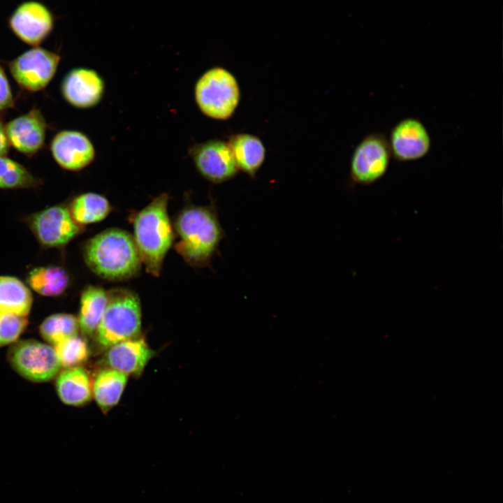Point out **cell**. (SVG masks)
<instances>
[{"label": "cell", "mask_w": 503, "mask_h": 503, "mask_svg": "<svg viewBox=\"0 0 503 503\" xmlns=\"http://www.w3.org/2000/svg\"><path fill=\"white\" fill-rule=\"evenodd\" d=\"M84 258L92 271L109 280L131 278L143 264L133 236L119 228L105 230L89 239Z\"/></svg>", "instance_id": "1"}, {"label": "cell", "mask_w": 503, "mask_h": 503, "mask_svg": "<svg viewBox=\"0 0 503 503\" xmlns=\"http://www.w3.org/2000/svg\"><path fill=\"white\" fill-rule=\"evenodd\" d=\"M169 196L162 193L133 218V240L142 263L150 275L158 277L172 246L174 233L168 213Z\"/></svg>", "instance_id": "2"}, {"label": "cell", "mask_w": 503, "mask_h": 503, "mask_svg": "<svg viewBox=\"0 0 503 503\" xmlns=\"http://www.w3.org/2000/svg\"><path fill=\"white\" fill-rule=\"evenodd\" d=\"M175 228L180 240L176 252L190 265H207L217 252L224 231L212 207L191 206L177 216Z\"/></svg>", "instance_id": "3"}, {"label": "cell", "mask_w": 503, "mask_h": 503, "mask_svg": "<svg viewBox=\"0 0 503 503\" xmlns=\"http://www.w3.org/2000/svg\"><path fill=\"white\" fill-rule=\"evenodd\" d=\"M108 303L96 331L104 348L138 337L141 329V307L138 296L125 289L108 291Z\"/></svg>", "instance_id": "4"}, {"label": "cell", "mask_w": 503, "mask_h": 503, "mask_svg": "<svg viewBox=\"0 0 503 503\" xmlns=\"http://www.w3.org/2000/svg\"><path fill=\"white\" fill-rule=\"evenodd\" d=\"M194 97L199 110L205 116L226 120L234 114L240 100L236 78L227 69L214 66L196 81Z\"/></svg>", "instance_id": "5"}, {"label": "cell", "mask_w": 503, "mask_h": 503, "mask_svg": "<svg viewBox=\"0 0 503 503\" xmlns=\"http://www.w3.org/2000/svg\"><path fill=\"white\" fill-rule=\"evenodd\" d=\"M391 158L386 135L381 132L368 133L352 153L349 170L351 184L362 186L375 184L386 174Z\"/></svg>", "instance_id": "6"}, {"label": "cell", "mask_w": 503, "mask_h": 503, "mask_svg": "<svg viewBox=\"0 0 503 503\" xmlns=\"http://www.w3.org/2000/svg\"><path fill=\"white\" fill-rule=\"evenodd\" d=\"M12 367L24 379L46 382L60 372L61 365L54 347L35 340L17 341L8 351Z\"/></svg>", "instance_id": "7"}, {"label": "cell", "mask_w": 503, "mask_h": 503, "mask_svg": "<svg viewBox=\"0 0 503 503\" xmlns=\"http://www.w3.org/2000/svg\"><path fill=\"white\" fill-rule=\"evenodd\" d=\"M27 224L39 243L48 248H61L82 230L73 218L69 208L57 205L32 214Z\"/></svg>", "instance_id": "8"}, {"label": "cell", "mask_w": 503, "mask_h": 503, "mask_svg": "<svg viewBox=\"0 0 503 503\" xmlns=\"http://www.w3.org/2000/svg\"><path fill=\"white\" fill-rule=\"evenodd\" d=\"M60 59L58 54L35 46L11 61L9 69L22 88L38 92L45 88L53 78Z\"/></svg>", "instance_id": "9"}, {"label": "cell", "mask_w": 503, "mask_h": 503, "mask_svg": "<svg viewBox=\"0 0 503 503\" xmlns=\"http://www.w3.org/2000/svg\"><path fill=\"white\" fill-rule=\"evenodd\" d=\"M189 154L198 172L213 183L233 178L238 168L228 142L212 139L194 145Z\"/></svg>", "instance_id": "10"}, {"label": "cell", "mask_w": 503, "mask_h": 503, "mask_svg": "<svg viewBox=\"0 0 503 503\" xmlns=\"http://www.w3.org/2000/svg\"><path fill=\"white\" fill-rule=\"evenodd\" d=\"M388 141L392 157L399 163L421 159L429 154L432 147L429 131L416 117L398 121L391 129Z\"/></svg>", "instance_id": "11"}, {"label": "cell", "mask_w": 503, "mask_h": 503, "mask_svg": "<svg viewBox=\"0 0 503 503\" xmlns=\"http://www.w3.org/2000/svg\"><path fill=\"white\" fill-rule=\"evenodd\" d=\"M54 16L50 9L37 1L21 3L8 19L12 32L22 42L38 46L50 34L54 27Z\"/></svg>", "instance_id": "12"}, {"label": "cell", "mask_w": 503, "mask_h": 503, "mask_svg": "<svg viewBox=\"0 0 503 503\" xmlns=\"http://www.w3.org/2000/svg\"><path fill=\"white\" fill-rule=\"evenodd\" d=\"M50 150L55 161L64 169L78 171L94 159L96 151L87 135L75 130H64L53 138Z\"/></svg>", "instance_id": "13"}, {"label": "cell", "mask_w": 503, "mask_h": 503, "mask_svg": "<svg viewBox=\"0 0 503 503\" xmlns=\"http://www.w3.org/2000/svg\"><path fill=\"white\" fill-rule=\"evenodd\" d=\"M104 92L103 78L95 70L85 67L71 69L61 84L64 98L78 108L87 109L96 106L102 100Z\"/></svg>", "instance_id": "14"}, {"label": "cell", "mask_w": 503, "mask_h": 503, "mask_svg": "<svg viewBox=\"0 0 503 503\" xmlns=\"http://www.w3.org/2000/svg\"><path fill=\"white\" fill-rule=\"evenodd\" d=\"M9 142L15 150L26 155H33L43 146L47 124L41 112L33 108L5 125Z\"/></svg>", "instance_id": "15"}, {"label": "cell", "mask_w": 503, "mask_h": 503, "mask_svg": "<svg viewBox=\"0 0 503 503\" xmlns=\"http://www.w3.org/2000/svg\"><path fill=\"white\" fill-rule=\"evenodd\" d=\"M155 352L143 338L136 337L108 348L105 363L108 368L125 374H140Z\"/></svg>", "instance_id": "16"}, {"label": "cell", "mask_w": 503, "mask_h": 503, "mask_svg": "<svg viewBox=\"0 0 503 503\" xmlns=\"http://www.w3.org/2000/svg\"><path fill=\"white\" fill-rule=\"evenodd\" d=\"M55 388L60 400L70 406H82L92 398V381L80 366L66 368L56 377Z\"/></svg>", "instance_id": "17"}, {"label": "cell", "mask_w": 503, "mask_h": 503, "mask_svg": "<svg viewBox=\"0 0 503 503\" xmlns=\"http://www.w3.org/2000/svg\"><path fill=\"white\" fill-rule=\"evenodd\" d=\"M239 170L254 178L265 158V147L261 140L249 133H236L228 142Z\"/></svg>", "instance_id": "18"}, {"label": "cell", "mask_w": 503, "mask_h": 503, "mask_svg": "<svg viewBox=\"0 0 503 503\" xmlns=\"http://www.w3.org/2000/svg\"><path fill=\"white\" fill-rule=\"evenodd\" d=\"M108 298V291L97 286H87L82 291L78 321L83 335L92 336L96 333Z\"/></svg>", "instance_id": "19"}, {"label": "cell", "mask_w": 503, "mask_h": 503, "mask_svg": "<svg viewBox=\"0 0 503 503\" xmlns=\"http://www.w3.org/2000/svg\"><path fill=\"white\" fill-rule=\"evenodd\" d=\"M33 303L30 289L18 278L0 276V312L27 316Z\"/></svg>", "instance_id": "20"}, {"label": "cell", "mask_w": 503, "mask_h": 503, "mask_svg": "<svg viewBox=\"0 0 503 503\" xmlns=\"http://www.w3.org/2000/svg\"><path fill=\"white\" fill-rule=\"evenodd\" d=\"M127 375L111 368L99 371L92 382V397L104 411L119 401L127 382Z\"/></svg>", "instance_id": "21"}, {"label": "cell", "mask_w": 503, "mask_h": 503, "mask_svg": "<svg viewBox=\"0 0 503 503\" xmlns=\"http://www.w3.org/2000/svg\"><path fill=\"white\" fill-rule=\"evenodd\" d=\"M27 282L37 293L54 297L65 291L69 283V277L66 271L59 266L38 267L29 272Z\"/></svg>", "instance_id": "22"}, {"label": "cell", "mask_w": 503, "mask_h": 503, "mask_svg": "<svg viewBox=\"0 0 503 503\" xmlns=\"http://www.w3.org/2000/svg\"><path fill=\"white\" fill-rule=\"evenodd\" d=\"M68 208L73 219L80 226L102 221L111 210L105 196L92 192L75 197Z\"/></svg>", "instance_id": "23"}, {"label": "cell", "mask_w": 503, "mask_h": 503, "mask_svg": "<svg viewBox=\"0 0 503 503\" xmlns=\"http://www.w3.org/2000/svg\"><path fill=\"white\" fill-rule=\"evenodd\" d=\"M79 330L78 318L67 313L52 314L45 318L39 326L41 336L54 346L65 339L77 335Z\"/></svg>", "instance_id": "24"}, {"label": "cell", "mask_w": 503, "mask_h": 503, "mask_svg": "<svg viewBox=\"0 0 503 503\" xmlns=\"http://www.w3.org/2000/svg\"><path fill=\"white\" fill-rule=\"evenodd\" d=\"M39 184V180L24 166L0 156V189H30Z\"/></svg>", "instance_id": "25"}, {"label": "cell", "mask_w": 503, "mask_h": 503, "mask_svg": "<svg viewBox=\"0 0 503 503\" xmlns=\"http://www.w3.org/2000/svg\"><path fill=\"white\" fill-rule=\"evenodd\" d=\"M54 347L61 367L65 368L80 366L89 358L87 342L78 335L65 339Z\"/></svg>", "instance_id": "26"}, {"label": "cell", "mask_w": 503, "mask_h": 503, "mask_svg": "<svg viewBox=\"0 0 503 503\" xmlns=\"http://www.w3.org/2000/svg\"><path fill=\"white\" fill-rule=\"evenodd\" d=\"M27 325L26 316L0 312V347L16 342Z\"/></svg>", "instance_id": "27"}, {"label": "cell", "mask_w": 503, "mask_h": 503, "mask_svg": "<svg viewBox=\"0 0 503 503\" xmlns=\"http://www.w3.org/2000/svg\"><path fill=\"white\" fill-rule=\"evenodd\" d=\"M13 105L11 89L5 72L0 65V112Z\"/></svg>", "instance_id": "28"}, {"label": "cell", "mask_w": 503, "mask_h": 503, "mask_svg": "<svg viewBox=\"0 0 503 503\" xmlns=\"http://www.w3.org/2000/svg\"><path fill=\"white\" fill-rule=\"evenodd\" d=\"M9 142L6 133L5 126L0 121V156H6L9 150Z\"/></svg>", "instance_id": "29"}]
</instances>
